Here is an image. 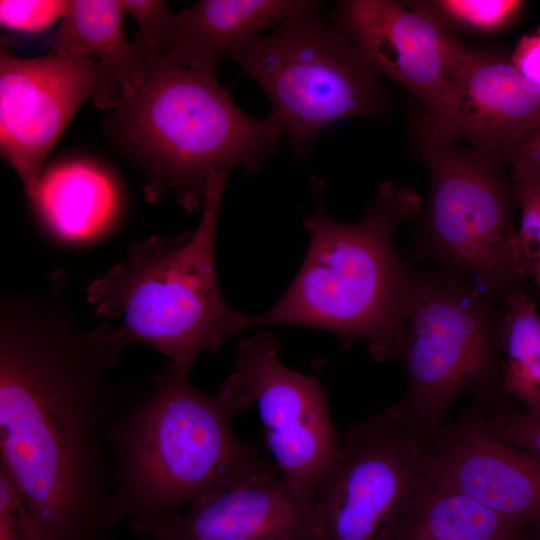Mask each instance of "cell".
Listing matches in <instances>:
<instances>
[{"mask_svg":"<svg viewBox=\"0 0 540 540\" xmlns=\"http://www.w3.org/2000/svg\"><path fill=\"white\" fill-rule=\"evenodd\" d=\"M66 282L57 270L42 292L2 298L0 466L48 540H113L111 435L145 394L114 374L118 326H77Z\"/></svg>","mask_w":540,"mask_h":540,"instance_id":"6da1fadb","label":"cell"},{"mask_svg":"<svg viewBox=\"0 0 540 540\" xmlns=\"http://www.w3.org/2000/svg\"><path fill=\"white\" fill-rule=\"evenodd\" d=\"M253 403L233 372L207 395L166 361L153 388L112 431L116 485L108 527L126 518L145 537L184 504L274 466L232 429L234 415Z\"/></svg>","mask_w":540,"mask_h":540,"instance_id":"7a4b0ae2","label":"cell"},{"mask_svg":"<svg viewBox=\"0 0 540 540\" xmlns=\"http://www.w3.org/2000/svg\"><path fill=\"white\" fill-rule=\"evenodd\" d=\"M115 108L106 130L145 174L147 198L169 191L188 211L203 202L211 172L259 171L283 134L277 116L239 109L215 74L158 57Z\"/></svg>","mask_w":540,"mask_h":540,"instance_id":"3957f363","label":"cell"},{"mask_svg":"<svg viewBox=\"0 0 540 540\" xmlns=\"http://www.w3.org/2000/svg\"><path fill=\"white\" fill-rule=\"evenodd\" d=\"M408 187L383 182L365 217L342 224L321 203L308 215L306 257L279 301L251 327L298 325L326 330L349 346L365 339L379 362L396 358L411 270L393 246L397 226L421 208Z\"/></svg>","mask_w":540,"mask_h":540,"instance_id":"277c9868","label":"cell"},{"mask_svg":"<svg viewBox=\"0 0 540 540\" xmlns=\"http://www.w3.org/2000/svg\"><path fill=\"white\" fill-rule=\"evenodd\" d=\"M228 172L208 175L199 225L180 236L133 243L125 258L87 287L103 318H121L125 345L144 344L190 375L197 356L250 327L219 290L215 239Z\"/></svg>","mask_w":540,"mask_h":540,"instance_id":"5b68a950","label":"cell"},{"mask_svg":"<svg viewBox=\"0 0 540 540\" xmlns=\"http://www.w3.org/2000/svg\"><path fill=\"white\" fill-rule=\"evenodd\" d=\"M504 309H497L452 267L412 271L396 358L406 371L402 399L389 407L398 423L424 439L468 394L490 413L509 406L504 389Z\"/></svg>","mask_w":540,"mask_h":540,"instance_id":"8992f818","label":"cell"},{"mask_svg":"<svg viewBox=\"0 0 540 540\" xmlns=\"http://www.w3.org/2000/svg\"><path fill=\"white\" fill-rule=\"evenodd\" d=\"M421 148L430 191L411 254L463 272L493 302L526 291L530 270L514 227L518 202L501 152L453 143Z\"/></svg>","mask_w":540,"mask_h":540,"instance_id":"52a82bcc","label":"cell"},{"mask_svg":"<svg viewBox=\"0 0 540 540\" xmlns=\"http://www.w3.org/2000/svg\"><path fill=\"white\" fill-rule=\"evenodd\" d=\"M229 58L263 89L299 157L328 125L383 116L390 106L380 73L318 7L291 15Z\"/></svg>","mask_w":540,"mask_h":540,"instance_id":"ba28073f","label":"cell"},{"mask_svg":"<svg viewBox=\"0 0 540 540\" xmlns=\"http://www.w3.org/2000/svg\"><path fill=\"white\" fill-rule=\"evenodd\" d=\"M423 440L390 408L353 425L316 489L315 540H387L416 496L433 481Z\"/></svg>","mask_w":540,"mask_h":540,"instance_id":"9c48e42d","label":"cell"},{"mask_svg":"<svg viewBox=\"0 0 540 540\" xmlns=\"http://www.w3.org/2000/svg\"><path fill=\"white\" fill-rule=\"evenodd\" d=\"M122 91L94 57L77 53L37 58L0 56L1 154L33 199L42 163L79 105L93 97L100 108L116 107Z\"/></svg>","mask_w":540,"mask_h":540,"instance_id":"30bf717a","label":"cell"},{"mask_svg":"<svg viewBox=\"0 0 540 540\" xmlns=\"http://www.w3.org/2000/svg\"><path fill=\"white\" fill-rule=\"evenodd\" d=\"M278 351L271 332L249 336L237 347L232 372L257 404L281 478L297 497L312 502L340 444L320 381L283 365Z\"/></svg>","mask_w":540,"mask_h":540,"instance_id":"8fae6325","label":"cell"},{"mask_svg":"<svg viewBox=\"0 0 540 540\" xmlns=\"http://www.w3.org/2000/svg\"><path fill=\"white\" fill-rule=\"evenodd\" d=\"M336 24L377 71L403 86L435 114L471 49L425 6L391 0L339 2Z\"/></svg>","mask_w":540,"mask_h":540,"instance_id":"7c38bea8","label":"cell"},{"mask_svg":"<svg viewBox=\"0 0 540 540\" xmlns=\"http://www.w3.org/2000/svg\"><path fill=\"white\" fill-rule=\"evenodd\" d=\"M540 126V93L493 53L471 49L439 110L419 117L423 143L465 140L502 151Z\"/></svg>","mask_w":540,"mask_h":540,"instance_id":"4fadbf2b","label":"cell"},{"mask_svg":"<svg viewBox=\"0 0 540 540\" xmlns=\"http://www.w3.org/2000/svg\"><path fill=\"white\" fill-rule=\"evenodd\" d=\"M435 481L526 525L540 522V461L465 412L422 439Z\"/></svg>","mask_w":540,"mask_h":540,"instance_id":"5bb4252c","label":"cell"},{"mask_svg":"<svg viewBox=\"0 0 540 540\" xmlns=\"http://www.w3.org/2000/svg\"><path fill=\"white\" fill-rule=\"evenodd\" d=\"M271 466L194 500L155 525L149 540H315L311 503Z\"/></svg>","mask_w":540,"mask_h":540,"instance_id":"9a60e30c","label":"cell"},{"mask_svg":"<svg viewBox=\"0 0 540 540\" xmlns=\"http://www.w3.org/2000/svg\"><path fill=\"white\" fill-rule=\"evenodd\" d=\"M309 0H201L170 13L157 49L161 60L215 74L220 62L298 12Z\"/></svg>","mask_w":540,"mask_h":540,"instance_id":"2e32d148","label":"cell"},{"mask_svg":"<svg viewBox=\"0 0 540 540\" xmlns=\"http://www.w3.org/2000/svg\"><path fill=\"white\" fill-rule=\"evenodd\" d=\"M47 228L66 241L94 237L115 216L117 193L108 175L85 162H67L42 173L33 199Z\"/></svg>","mask_w":540,"mask_h":540,"instance_id":"e0dca14e","label":"cell"},{"mask_svg":"<svg viewBox=\"0 0 540 540\" xmlns=\"http://www.w3.org/2000/svg\"><path fill=\"white\" fill-rule=\"evenodd\" d=\"M529 526L433 479L387 540H525Z\"/></svg>","mask_w":540,"mask_h":540,"instance_id":"ac0fdd59","label":"cell"},{"mask_svg":"<svg viewBox=\"0 0 540 540\" xmlns=\"http://www.w3.org/2000/svg\"><path fill=\"white\" fill-rule=\"evenodd\" d=\"M123 10L115 0H71L55 32L58 53L96 58L120 87L130 92L143 79L149 60L124 33Z\"/></svg>","mask_w":540,"mask_h":540,"instance_id":"d6986e66","label":"cell"},{"mask_svg":"<svg viewBox=\"0 0 540 540\" xmlns=\"http://www.w3.org/2000/svg\"><path fill=\"white\" fill-rule=\"evenodd\" d=\"M504 389L530 413H540V314L527 291L504 300Z\"/></svg>","mask_w":540,"mask_h":540,"instance_id":"ffe728a7","label":"cell"},{"mask_svg":"<svg viewBox=\"0 0 540 540\" xmlns=\"http://www.w3.org/2000/svg\"><path fill=\"white\" fill-rule=\"evenodd\" d=\"M524 3L518 0H439L432 2V6L460 26L489 33L508 25Z\"/></svg>","mask_w":540,"mask_h":540,"instance_id":"44dd1931","label":"cell"},{"mask_svg":"<svg viewBox=\"0 0 540 540\" xmlns=\"http://www.w3.org/2000/svg\"><path fill=\"white\" fill-rule=\"evenodd\" d=\"M471 407L466 412L482 428L540 461V413L518 411L510 405L490 413Z\"/></svg>","mask_w":540,"mask_h":540,"instance_id":"7402d4cb","label":"cell"},{"mask_svg":"<svg viewBox=\"0 0 540 540\" xmlns=\"http://www.w3.org/2000/svg\"><path fill=\"white\" fill-rule=\"evenodd\" d=\"M0 540H48L21 491L1 466Z\"/></svg>","mask_w":540,"mask_h":540,"instance_id":"603a6c76","label":"cell"},{"mask_svg":"<svg viewBox=\"0 0 540 540\" xmlns=\"http://www.w3.org/2000/svg\"><path fill=\"white\" fill-rule=\"evenodd\" d=\"M68 1L59 0H1L2 26L21 31H39L62 18Z\"/></svg>","mask_w":540,"mask_h":540,"instance_id":"cb8c5ba5","label":"cell"},{"mask_svg":"<svg viewBox=\"0 0 540 540\" xmlns=\"http://www.w3.org/2000/svg\"><path fill=\"white\" fill-rule=\"evenodd\" d=\"M120 4L138 25L133 44L147 60L157 57V49L170 15L166 2L161 0H121Z\"/></svg>","mask_w":540,"mask_h":540,"instance_id":"d4e9b609","label":"cell"},{"mask_svg":"<svg viewBox=\"0 0 540 540\" xmlns=\"http://www.w3.org/2000/svg\"><path fill=\"white\" fill-rule=\"evenodd\" d=\"M510 63L540 93V27L534 33L520 38Z\"/></svg>","mask_w":540,"mask_h":540,"instance_id":"484cf974","label":"cell"},{"mask_svg":"<svg viewBox=\"0 0 540 540\" xmlns=\"http://www.w3.org/2000/svg\"><path fill=\"white\" fill-rule=\"evenodd\" d=\"M507 165L540 178V126L501 151Z\"/></svg>","mask_w":540,"mask_h":540,"instance_id":"4316f807","label":"cell"},{"mask_svg":"<svg viewBox=\"0 0 540 540\" xmlns=\"http://www.w3.org/2000/svg\"><path fill=\"white\" fill-rule=\"evenodd\" d=\"M525 540H540V522L529 526Z\"/></svg>","mask_w":540,"mask_h":540,"instance_id":"83f0119b","label":"cell"},{"mask_svg":"<svg viewBox=\"0 0 540 540\" xmlns=\"http://www.w3.org/2000/svg\"><path fill=\"white\" fill-rule=\"evenodd\" d=\"M531 279L534 281L535 285L540 289V257L534 267Z\"/></svg>","mask_w":540,"mask_h":540,"instance_id":"f1b7e54d","label":"cell"}]
</instances>
